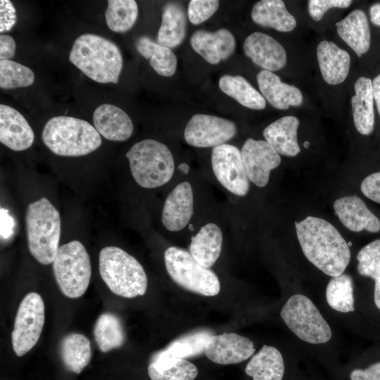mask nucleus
Returning a JSON list of instances; mask_svg holds the SVG:
<instances>
[{"label":"nucleus","instance_id":"cd10ccee","mask_svg":"<svg viewBox=\"0 0 380 380\" xmlns=\"http://www.w3.org/2000/svg\"><path fill=\"white\" fill-rule=\"evenodd\" d=\"M253 21L262 27L279 32H291L296 26L294 16L281 0H262L254 4L251 11Z\"/></svg>","mask_w":380,"mask_h":380},{"label":"nucleus","instance_id":"09e8293b","mask_svg":"<svg viewBox=\"0 0 380 380\" xmlns=\"http://www.w3.org/2000/svg\"><path fill=\"white\" fill-rule=\"evenodd\" d=\"M370 18L372 23L377 26H380V4L376 3L371 6Z\"/></svg>","mask_w":380,"mask_h":380},{"label":"nucleus","instance_id":"c03bdc74","mask_svg":"<svg viewBox=\"0 0 380 380\" xmlns=\"http://www.w3.org/2000/svg\"><path fill=\"white\" fill-rule=\"evenodd\" d=\"M350 380H380V362L366 369H355L350 374Z\"/></svg>","mask_w":380,"mask_h":380},{"label":"nucleus","instance_id":"72a5a7b5","mask_svg":"<svg viewBox=\"0 0 380 380\" xmlns=\"http://www.w3.org/2000/svg\"><path fill=\"white\" fill-rule=\"evenodd\" d=\"M93 333L97 346L103 353L121 347L125 339L120 318L111 312H104L98 317Z\"/></svg>","mask_w":380,"mask_h":380},{"label":"nucleus","instance_id":"aec40b11","mask_svg":"<svg viewBox=\"0 0 380 380\" xmlns=\"http://www.w3.org/2000/svg\"><path fill=\"white\" fill-rule=\"evenodd\" d=\"M93 124L99 134L113 141H124L132 134L134 126L129 116L119 107L103 103L93 113Z\"/></svg>","mask_w":380,"mask_h":380},{"label":"nucleus","instance_id":"1a4fd4ad","mask_svg":"<svg viewBox=\"0 0 380 380\" xmlns=\"http://www.w3.org/2000/svg\"><path fill=\"white\" fill-rule=\"evenodd\" d=\"M280 315L288 328L300 339L312 344L328 342L332 336L329 324L307 296H291Z\"/></svg>","mask_w":380,"mask_h":380},{"label":"nucleus","instance_id":"423d86ee","mask_svg":"<svg viewBox=\"0 0 380 380\" xmlns=\"http://www.w3.org/2000/svg\"><path fill=\"white\" fill-rule=\"evenodd\" d=\"M126 157L134 179L143 188L163 186L174 174L172 153L164 144L156 140L147 139L134 144Z\"/></svg>","mask_w":380,"mask_h":380},{"label":"nucleus","instance_id":"3c124183","mask_svg":"<svg viewBox=\"0 0 380 380\" xmlns=\"http://www.w3.org/2000/svg\"><path fill=\"white\" fill-rule=\"evenodd\" d=\"M179 170L182 172L187 173L189 171V166L186 163H182L178 167Z\"/></svg>","mask_w":380,"mask_h":380},{"label":"nucleus","instance_id":"f257e3e1","mask_svg":"<svg viewBox=\"0 0 380 380\" xmlns=\"http://www.w3.org/2000/svg\"><path fill=\"white\" fill-rule=\"evenodd\" d=\"M296 230L303 253L312 264L331 277L343 273L350 251L336 227L324 219L308 216L296 222Z\"/></svg>","mask_w":380,"mask_h":380},{"label":"nucleus","instance_id":"4468645a","mask_svg":"<svg viewBox=\"0 0 380 380\" xmlns=\"http://www.w3.org/2000/svg\"><path fill=\"white\" fill-rule=\"evenodd\" d=\"M255 351L254 344L248 338L233 332H224L210 337L204 353L215 363L232 365L246 360Z\"/></svg>","mask_w":380,"mask_h":380},{"label":"nucleus","instance_id":"5701e85b","mask_svg":"<svg viewBox=\"0 0 380 380\" xmlns=\"http://www.w3.org/2000/svg\"><path fill=\"white\" fill-rule=\"evenodd\" d=\"M317 58L324 80L336 85L346 79L350 69L349 53L332 42L324 40L317 47Z\"/></svg>","mask_w":380,"mask_h":380},{"label":"nucleus","instance_id":"c9c22d12","mask_svg":"<svg viewBox=\"0 0 380 380\" xmlns=\"http://www.w3.org/2000/svg\"><path fill=\"white\" fill-rule=\"evenodd\" d=\"M326 299L329 305L340 312L355 310L353 283L346 274L332 277L326 289Z\"/></svg>","mask_w":380,"mask_h":380},{"label":"nucleus","instance_id":"f3484780","mask_svg":"<svg viewBox=\"0 0 380 380\" xmlns=\"http://www.w3.org/2000/svg\"><path fill=\"white\" fill-rule=\"evenodd\" d=\"M34 139V132L16 109L5 104L0 105V141L15 151L29 148Z\"/></svg>","mask_w":380,"mask_h":380},{"label":"nucleus","instance_id":"20e7f679","mask_svg":"<svg viewBox=\"0 0 380 380\" xmlns=\"http://www.w3.org/2000/svg\"><path fill=\"white\" fill-rule=\"evenodd\" d=\"M25 227L31 255L40 264L53 263L60 247L61 218L49 199L42 197L28 205Z\"/></svg>","mask_w":380,"mask_h":380},{"label":"nucleus","instance_id":"a878e982","mask_svg":"<svg viewBox=\"0 0 380 380\" xmlns=\"http://www.w3.org/2000/svg\"><path fill=\"white\" fill-rule=\"evenodd\" d=\"M354 89L355 94L351 99L354 124L360 134L369 135L374 126L372 82L368 77H360L355 82Z\"/></svg>","mask_w":380,"mask_h":380},{"label":"nucleus","instance_id":"2f4dec72","mask_svg":"<svg viewBox=\"0 0 380 380\" xmlns=\"http://www.w3.org/2000/svg\"><path fill=\"white\" fill-rule=\"evenodd\" d=\"M137 51L160 75L172 76L177 70V59L171 49L159 44L146 36L139 37L135 42Z\"/></svg>","mask_w":380,"mask_h":380},{"label":"nucleus","instance_id":"a19ab883","mask_svg":"<svg viewBox=\"0 0 380 380\" xmlns=\"http://www.w3.org/2000/svg\"><path fill=\"white\" fill-rule=\"evenodd\" d=\"M350 0H310L308 1V12L310 17L316 20H320L324 13L330 8H346L350 6Z\"/></svg>","mask_w":380,"mask_h":380},{"label":"nucleus","instance_id":"393cba45","mask_svg":"<svg viewBox=\"0 0 380 380\" xmlns=\"http://www.w3.org/2000/svg\"><path fill=\"white\" fill-rule=\"evenodd\" d=\"M338 36L358 57L367 52L370 46L371 34L365 12L360 9L351 11L336 23Z\"/></svg>","mask_w":380,"mask_h":380},{"label":"nucleus","instance_id":"a18cd8bd","mask_svg":"<svg viewBox=\"0 0 380 380\" xmlns=\"http://www.w3.org/2000/svg\"><path fill=\"white\" fill-rule=\"evenodd\" d=\"M15 42L8 34L0 36V60H10L13 58L15 53Z\"/></svg>","mask_w":380,"mask_h":380},{"label":"nucleus","instance_id":"a211bd4d","mask_svg":"<svg viewBox=\"0 0 380 380\" xmlns=\"http://www.w3.org/2000/svg\"><path fill=\"white\" fill-rule=\"evenodd\" d=\"M190 42L193 49L212 65L228 58L236 48L234 35L224 28L214 32L197 30L191 35Z\"/></svg>","mask_w":380,"mask_h":380},{"label":"nucleus","instance_id":"7ed1b4c3","mask_svg":"<svg viewBox=\"0 0 380 380\" xmlns=\"http://www.w3.org/2000/svg\"><path fill=\"white\" fill-rule=\"evenodd\" d=\"M42 139L51 152L65 157L86 156L102 144L101 135L89 122L65 115L50 118L44 126Z\"/></svg>","mask_w":380,"mask_h":380},{"label":"nucleus","instance_id":"7c9ffc66","mask_svg":"<svg viewBox=\"0 0 380 380\" xmlns=\"http://www.w3.org/2000/svg\"><path fill=\"white\" fill-rule=\"evenodd\" d=\"M60 356L65 367L75 374H80L91 359L89 340L83 334L70 333L60 343Z\"/></svg>","mask_w":380,"mask_h":380},{"label":"nucleus","instance_id":"0eeeda50","mask_svg":"<svg viewBox=\"0 0 380 380\" xmlns=\"http://www.w3.org/2000/svg\"><path fill=\"white\" fill-rule=\"evenodd\" d=\"M52 267L56 281L64 296L77 298L86 292L91 265L89 255L80 241L74 240L61 246Z\"/></svg>","mask_w":380,"mask_h":380},{"label":"nucleus","instance_id":"dca6fc26","mask_svg":"<svg viewBox=\"0 0 380 380\" xmlns=\"http://www.w3.org/2000/svg\"><path fill=\"white\" fill-rule=\"evenodd\" d=\"M194 212V195L188 182L177 184L167 197L161 220L165 228L171 232L184 229L189 222Z\"/></svg>","mask_w":380,"mask_h":380},{"label":"nucleus","instance_id":"9b49d317","mask_svg":"<svg viewBox=\"0 0 380 380\" xmlns=\"http://www.w3.org/2000/svg\"><path fill=\"white\" fill-rule=\"evenodd\" d=\"M211 164L217 179L226 189L237 196L247 194L249 179L237 147L227 144L215 146Z\"/></svg>","mask_w":380,"mask_h":380},{"label":"nucleus","instance_id":"de8ad7c7","mask_svg":"<svg viewBox=\"0 0 380 380\" xmlns=\"http://www.w3.org/2000/svg\"><path fill=\"white\" fill-rule=\"evenodd\" d=\"M372 93L380 115V74L376 76L372 81Z\"/></svg>","mask_w":380,"mask_h":380},{"label":"nucleus","instance_id":"f704fd0d","mask_svg":"<svg viewBox=\"0 0 380 380\" xmlns=\"http://www.w3.org/2000/svg\"><path fill=\"white\" fill-rule=\"evenodd\" d=\"M105 11V20L113 32L124 33L132 28L139 13L138 5L134 0H108Z\"/></svg>","mask_w":380,"mask_h":380},{"label":"nucleus","instance_id":"4be33fe9","mask_svg":"<svg viewBox=\"0 0 380 380\" xmlns=\"http://www.w3.org/2000/svg\"><path fill=\"white\" fill-rule=\"evenodd\" d=\"M257 82L263 97L274 108L286 110L290 106H298L303 103L300 89L282 82L272 72L261 70L257 75Z\"/></svg>","mask_w":380,"mask_h":380},{"label":"nucleus","instance_id":"2eb2a0df","mask_svg":"<svg viewBox=\"0 0 380 380\" xmlns=\"http://www.w3.org/2000/svg\"><path fill=\"white\" fill-rule=\"evenodd\" d=\"M245 55L257 65L270 72L283 68L286 63L284 48L274 38L260 32L248 35L243 43Z\"/></svg>","mask_w":380,"mask_h":380},{"label":"nucleus","instance_id":"b1692460","mask_svg":"<svg viewBox=\"0 0 380 380\" xmlns=\"http://www.w3.org/2000/svg\"><path fill=\"white\" fill-rule=\"evenodd\" d=\"M298 126L299 120L296 117L284 116L265 127L263 136L279 154L296 156L300 152L297 140Z\"/></svg>","mask_w":380,"mask_h":380},{"label":"nucleus","instance_id":"37998d69","mask_svg":"<svg viewBox=\"0 0 380 380\" xmlns=\"http://www.w3.org/2000/svg\"><path fill=\"white\" fill-rule=\"evenodd\" d=\"M17 15L11 1H0V32L9 31L15 24Z\"/></svg>","mask_w":380,"mask_h":380},{"label":"nucleus","instance_id":"c756f323","mask_svg":"<svg viewBox=\"0 0 380 380\" xmlns=\"http://www.w3.org/2000/svg\"><path fill=\"white\" fill-rule=\"evenodd\" d=\"M284 362L275 347L264 345L248 362L245 372L253 380H282Z\"/></svg>","mask_w":380,"mask_h":380},{"label":"nucleus","instance_id":"c85d7f7f","mask_svg":"<svg viewBox=\"0 0 380 380\" xmlns=\"http://www.w3.org/2000/svg\"><path fill=\"white\" fill-rule=\"evenodd\" d=\"M186 33V15L183 6L175 2L166 4L163 8L162 21L157 42L170 49L179 46Z\"/></svg>","mask_w":380,"mask_h":380},{"label":"nucleus","instance_id":"f03ea898","mask_svg":"<svg viewBox=\"0 0 380 380\" xmlns=\"http://www.w3.org/2000/svg\"><path fill=\"white\" fill-rule=\"evenodd\" d=\"M69 61L89 78L101 84L118 83L123 65L119 47L92 33L83 34L75 40Z\"/></svg>","mask_w":380,"mask_h":380},{"label":"nucleus","instance_id":"9d476101","mask_svg":"<svg viewBox=\"0 0 380 380\" xmlns=\"http://www.w3.org/2000/svg\"><path fill=\"white\" fill-rule=\"evenodd\" d=\"M44 303L35 292L27 293L17 310L11 342L13 351L18 357L27 353L37 343L44 324Z\"/></svg>","mask_w":380,"mask_h":380},{"label":"nucleus","instance_id":"6e6552de","mask_svg":"<svg viewBox=\"0 0 380 380\" xmlns=\"http://www.w3.org/2000/svg\"><path fill=\"white\" fill-rule=\"evenodd\" d=\"M164 260L170 277L180 286L205 296H215L220 293L217 276L198 263L189 252L171 246L165 250Z\"/></svg>","mask_w":380,"mask_h":380},{"label":"nucleus","instance_id":"8fccbe9b","mask_svg":"<svg viewBox=\"0 0 380 380\" xmlns=\"http://www.w3.org/2000/svg\"><path fill=\"white\" fill-rule=\"evenodd\" d=\"M374 298L376 306L380 310V277L375 279Z\"/></svg>","mask_w":380,"mask_h":380},{"label":"nucleus","instance_id":"bb28decb","mask_svg":"<svg viewBox=\"0 0 380 380\" xmlns=\"http://www.w3.org/2000/svg\"><path fill=\"white\" fill-rule=\"evenodd\" d=\"M222 240L220 228L215 223H208L191 237L189 253L202 266L210 268L220 257Z\"/></svg>","mask_w":380,"mask_h":380},{"label":"nucleus","instance_id":"e433bc0d","mask_svg":"<svg viewBox=\"0 0 380 380\" xmlns=\"http://www.w3.org/2000/svg\"><path fill=\"white\" fill-rule=\"evenodd\" d=\"M35 79L28 67L12 60H0V87L13 89L31 86Z\"/></svg>","mask_w":380,"mask_h":380},{"label":"nucleus","instance_id":"f8f14e48","mask_svg":"<svg viewBox=\"0 0 380 380\" xmlns=\"http://www.w3.org/2000/svg\"><path fill=\"white\" fill-rule=\"evenodd\" d=\"M235 123L211 115L195 114L187 122L184 137L189 145L208 148L229 141L236 134Z\"/></svg>","mask_w":380,"mask_h":380},{"label":"nucleus","instance_id":"ea45409f","mask_svg":"<svg viewBox=\"0 0 380 380\" xmlns=\"http://www.w3.org/2000/svg\"><path fill=\"white\" fill-rule=\"evenodd\" d=\"M219 1L191 0L188 6V17L194 25H198L210 18L217 10Z\"/></svg>","mask_w":380,"mask_h":380},{"label":"nucleus","instance_id":"39448f33","mask_svg":"<svg viewBox=\"0 0 380 380\" xmlns=\"http://www.w3.org/2000/svg\"><path fill=\"white\" fill-rule=\"evenodd\" d=\"M100 275L117 296L133 298L144 296L148 286L146 274L140 262L117 246L103 248L99 256Z\"/></svg>","mask_w":380,"mask_h":380},{"label":"nucleus","instance_id":"ddd939ff","mask_svg":"<svg viewBox=\"0 0 380 380\" xmlns=\"http://www.w3.org/2000/svg\"><path fill=\"white\" fill-rule=\"evenodd\" d=\"M241 153L249 180L260 187L267 185L271 170L281 163L279 154L263 140L248 139Z\"/></svg>","mask_w":380,"mask_h":380},{"label":"nucleus","instance_id":"412c9836","mask_svg":"<svg viewBox=\"0 0 380 380\" xmlns=\"http://www.w3.org/2000/svg\"><path fill=\"white\" fill-rule=\"evenodd\" d=\"M210 336L208 331H198L181 337L155 354L150 363L157 369H166L177 359L200 355L204 353Z\"/></svg>","mask_w":380,"mask_h":380},{"label":"nucleus","instance_id":"6ab92c4d","mask_svg":"<svg viewBox=\"0 0 380 380\" xmlns=\"http://www.w3.org/2000/svg\"><path fill=\"white\" fill-rule=\"evenodd\" d=\"M334 208L343 224L353 232L380 231V220L357 196H347L335 201Z\"/></svg>","mask_w":380,"mask_h":380},{"label":"nucleus","instance_id":"603ef678","mask_svg":"<svg viewBox=\"0 0 380 380\" xmlns=\"http://www.w3.org/2000/svg\"><path fill=\"white\" fill-rule=\"evenodd\" d=\"M308 144H309V143H308V141H306V142L305 143V147H308Z\"/></svg>","mask_w":380,"mask_h":380},{"label":"nucleus","instance_id":"49530a36","mask_svg":"<svg viewBox=\"0 0 380 380\" xmlns=\"http://www.w3.org/2000/svg\"><path fill=\"white\" fill-rule=\"evenodd\" d=\"M1 221V236L5 239L10 238L14 232L15 222L8 211L1 208L0 210Z\"/></svg>","mask_w":380,"mask_h":380},{"label":"nucleus","instance_id":"473e14b6","mask_svg":"<svg viewBox=\"0 0 380 380\" xmlns=\"http://www.w3.org/2000/svg\"><path fill=\"white\" fill-rule=\"evenodd\" d=\"M219 87L225 94L246 108L262 110L266 106L263 96L240 75L222 76L219 80Z\"/></svg>","mask_w":380,"mask_h":380},{"label":"nucleus","instance_id":"4c0bfd02","mask_svg":"<svg viewBox=\"0 0 380 380\" xmlns=\"http://www.w3.org/2000/svg\"><path fill=\"white\" fill-rule=\"evenodd\" d=\"M198 374L196 366L185 359H177L166 369H157L151 363L148 366L151 380H194Z\"/></svg>","mask_w":380,"mask_h":380},{"label":"nucleus","instance_id":"58836bf2","mask_svg":"<svg viewBox=\"0 0 380 380\" xmlns=\"http://www.w3.org/2000/svg\"><path fill=\"white\" fill-rule=\"evenodd\" d=\"M357 272L363 276L376 279L380 277V239H376L362 247L357 255Z\"/></svg>","mask_w":380,"mask_h":380},{"label":"nucleus","instance_id":"79ce46f5","mask_svg":"<svg viewBox=\"0 0 380 380\" xmlns=\"http://www.w3.org/2000/svg\"><path fill=\"white\" fill-rule=\"evenodd\" d=\"M360 189L367 198L380 204V171L365 177L361 183Z\"/></svg>","mask_w":380,"mask_h":380}]
</instances>
